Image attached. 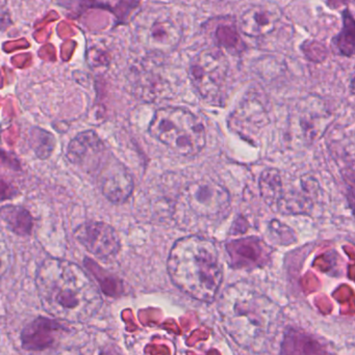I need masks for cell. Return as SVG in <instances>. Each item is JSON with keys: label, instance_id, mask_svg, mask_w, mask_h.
I'll use <instances>...</instances> for the list:
<instances>
[{"label": "cell", "instance_id": "cell-11", "mask_svg": "<svg viewBox=\"0 0 355 355\" xmlns=\"http://www.w3.org/2000/svg\"><path fill=\"white\" fill-rule=\"evenodd\" d=\"M67 331L60 321L39 317L25 325L21 331V344L23 349L28 352H42L53 346Z\"/></svg>", "mask_w": 355, "mask_h": 355}, {"label": "cell", "instance_id": "cell-19", "mask_svg": "<svg viewBox=\"0 0 355 355\" xmlns=\"http://www.w3.org/2000/svg\"><path fill=\"white\" fill-rule=\"evenodd\" d=\"M337 40V46L342 53L348 56L355 54V20L347 12L344 16L343 31Z\"/></svg>", "mask_w": 355, "mask_h": 355}, {"label": "cell", "instance_id": "cell-16", "mask_svg": "<svg viewBox=\"0 0 355 355\" xmlns=\"http://www.w3.org/2000/svg\"><path fill=\"white\" fill-rule=\"evenodd\" d=\"M1 219L6 227L13 233L19 236H27L31 233L33 227V219L26 209L19 206L2 207Z\"/></svg>", "mask_w": 355, "mask_h": 355}, {"label": "cell", "instance_id": "cell-15", "mask_svg": "<svg viewBox=\"0 0 355 355\" xmlns=\"http://www.w3.org/2000/svg\"><path fill=\"white\" fill-rule=\"evenodd\" d=\"M281 355H329L327 348L312 335L299 329H289L281 342Z\"/></svg>", "mask_w": 355, "mask_h": 355}, {"label": "cell", "instance_id": "cell-20", "mask_svg": "<svg viewBox=\"0 0 355 355\" xmlns=\"http://www.w3.org/2000/svg\"><path fill=\"white\" fill-rule=\"evenodd\" d=\"M342 177L345 182L346 198H347L348 204L355 215V164L344 168Z\"/></svg>", "mask_w": 355, "mask_h": 355}, {"label": "cell", "instance_id": "cell-9", "mask_svg": "<svg viewBox=\"0 0 355 355\" xmlns=\"http://www.w3.org/2000/svg\"><path fill=\"white\" fill-rule=\"evenodd\" d=\"M319 191L320 187L314 178L302 177L298 180L297 185H291L289 188L286 187L283 182L281 196L274 208L277 209V212L283 214H306L308 211H312L318 198Z\"/></svg>", "mask_w": 355, "mask_h": 355}, {"label": "cell", "instance_id": "cell-1", "mask_svg": "<svg viewBox=\"0 0 355 355\" xmlns=\"http://www.w3.org/2000/svg\"><path fill=\"white\" fill-rule=\"evenodd\" d=\"M35 287L42 309L56 320L85 322L102 306L101 293L93 279L69 261H44L35 275Z\"/></svg>", "mask_w": 355, "mask_h": 355}, {"label": "cell", "instance_id": "cell-8", "mask_svg": "<svg viewBox=\"0 0 355 355\" xmlns=\"http://www.w3.org/2000/svg\"><path fill=\"white\" fill-rule=\"evenodd\" d=\"M95 177L104 198L113 204H123L133 194L135 184L131 172L112 154Z\"/></svg>", "mask_w": 355, "mask_h": 355}, {"label": "cell", "instance_id": "cell-6", "mask_svg": "<svg viewBox=\"0 0 355 355\" xmlns=\"http://www.w3.org/2000/svg\"><path fill=\"white\" fill-rule=\"evenodd\" d=\"M77 241L100 260L115 258L120 252L121 242L112 225L102 221H85L74 232Z\"/></svg>", "mask_w": 355, "mask_h": 355}, {"label": "cell", "instance_id": "cell-3", "mask_svg": "<svg viewBox=\"0 0 355 355\" xmlns=\"http://www.w3.org/2000/svg\"><path fill=\"white\" fill-rule=\"evenodd\" d=\"M219 310L225 331L245 349H262L279 319L274 302L242 284L224 292Z\"/></svg>", "mask_w": 355, "mask_h": 355}, {"label": "cell", "instance_id": "cell-13", "mask_svg": "<svg viewBox=\"0 0 355 355\" xmlns=\"http://www.w3.org/2000/svg\"><path fill=\"white\" fill-rule=\"evenodd\" d=\"M281 12L274 3H262L248 10L241 19V28L249 37H262L276 27Z\"/></svg>", "mask_w": 355, "mask_h": 355}, {"label": "cell", "instance_id": "cell-5", "mask_svg": "<svg viewBox=\"0 0 355 355\" xmlns=\"http://www.w3.org/2000/svg\"><path fill=\"white\" fill-rule=\"evenodd\" d=\"M179 200L194 217L204 220H221L231 208L229 192L212 178H201L190 183Z\"/></svg>", "mask_w": 355, "mask_h": 355}, {"label": "cell", "instance_id": "cell-17", "mask_svg": "<svg viewBox=\"0 0 355 355\" xmlns=\"http://www.w3.org/2000/svg\"><path fill=\"white\" fill-rule=\"evenodd\" d=\"M283 187V178L275 168L265 171L260 178V190L263 200L267 205L274 208Z\"/></svg>", "mask_w": 355, "mask_h": 355}, {"label": "cell", "instance_id": "cell-7", "mask_svg": "<svg viewBox=\"0 0 355 355\" xmlns=\"http://www.w3.org/2000/svg\"><path fill=\"white\" fill-rule=\"evenodd\" d=\"M110 155L97 133L92 130L79 133L67 148L69 162L94 176Z\"/></svg>", "mask_w": 355, "mask_h": 355}, {"label": "cell", "instance_id": "cell-4", "mask_svg": "<svg viewBox=\"0 0 355 355\" xmlns=\"http://www.w3.org/2000/svg\"><path fill=\"white\" fill-rule=\"evenodd\" d=\"M149 133L173 153L183 157H194L206 147L204 124L183 107L167 106L156 110L150 122Z\"/></svg>", "mask_w": 355, "mask_h": 355}, {"label": "cell", "instance_id": "cell-21", "mask_svg": "<svg viewBox=\"0 0 355 355\" xmlns=\"http://www.w3.org/2000/svg\"><path fill=\"white\" fill-rule=\"evenodd\" d=\"M99 355H121L119 352H115L113 349L104 350Z\"/></svg>", "mask_w": 355, "mask_h": 355}, {"label": "cell", "instance_id": "cell-12", "mask_svg": "<svg viewBox=\"0 0 355 355\" xmlns=\"http://www.w3.org/2000/svg\"><path fill=\"white\" fill-rule=\"evenodd\" d=\"M231 267L254 269L262 267L269 261L270 252L264 241L256 237L233 240L226 245Z\"/></svg>", "mask_w": 355, "mask_h": 355}, {"label": "cell", "instance_id": "cell-18", "mask_svg": "<svg viewBox=\"0 0 355 355\" xmlns=\"http://www.w3.org/2000/svg\"><path fill=\"white\" fill-rule=\"evenodd\" d=\"M29 145L40 159H47L56 147L53 135L43 129L31 128L28 135Z\"/></svg>", "mask_w": 355, "mask_h": 355}, {"label": "cell", "instance_id": "cell-2", "mask_svg": "<svg viewBox=\"0 0 355 355\" xmlns=\"http://www.w3.org/2000/svg\"><path fill=\"white\" fill-rule=\"evenodd\" d=\"M167 270L181 292L199 302H214L222 285L218 250L212 240L200 236L181 238L173 244Z\"/></svg>", "mask_w": 355, "mask_h": 355}, {"label": "cell", "instance_id": "cell-10", "mask_svg": "<svg viewBox=\"0 0 355 355\" xmlns=\"http://www.w3.org/2000/svg\"><path fill=\"white\" fill-rule=\"evenodd\" d=\"M224 76L222 64L212 58H200L191 67L192 83L202 99L208 102L218 101Z\"/></svg>", "mask_w": 355, "mask_h": 355}, {"label": "cell", "instance_id": "cell-14", "mask_svg": "<svg viewBox=\"0 0 355 355\" xmlns=\"http://www.w3.org/2000/svg\"><path fill=\"white\" fill-rule=\"evenodd\" d=\"M299 112L300 130L304 141L308 144L314 143L327 130L331 123V114L321 102L306 101L298 107Z\"/></svg>", "mask_w": 355, "mask_h": 355}]
</instances>
